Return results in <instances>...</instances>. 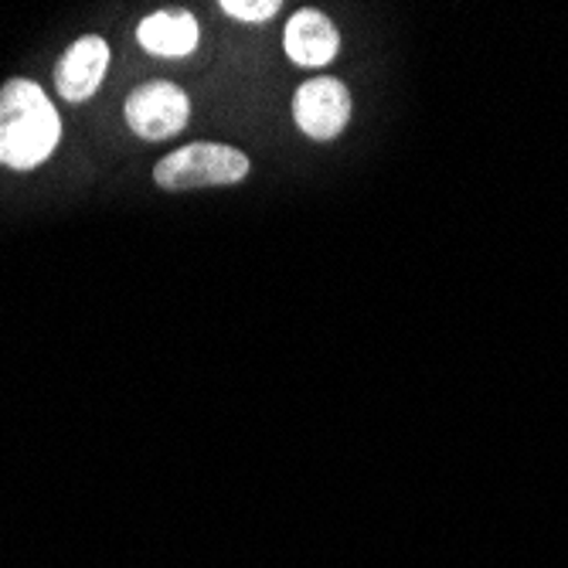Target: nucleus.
<instances>
[{"mask_svg":"<svg viewBox=\"0 0 568 568\" xmlns=\"http://www.w3.org/2000/svg\"><path fill=\"white\" fill-rule=\"evenodd\" d=\"M110 72V44L99 34H85L65 48L55 65V89L65 102H85L95 95Z\"/></svg>","mask_w":568,"mask_h":568,"instance_id":"obj_5","label":"nucleus"},{"mask_svg":"<svg viewBox=\"0 0 568 568\" xmlns=\"http://www.w3.org/2000/svg\"><path fill=\"white\" fill-rule=\"evenodd\" d=\"M62 120L48 92L31 79L0 85V164L11 171H34L59 146Z\"/></svg>","mask_w":568,"mask_h":568,"instance_id":"obj_1","label":"nucleus"},{"mask_svg":"<svg viewBox=\"0 0 568 568\" xmlns=\"http://www.w3.org/2000/svg\"><path fill=\"white\" fill-rule=\"evenodd\" d=\"M248 158L239 146L197 140L178 146L153 168V181L164 191H197V187H229L248 178Z\"/></svg>","mask_w":568,"mask_h":568,"instance_id":"obj_2","label":"nucleus"},{"mask_svg":"<svg viewBox=\"0 0 568 568\" xmlns=\"http://www.w3.org/2000/svg\"><path fill=\"white\" fill-rule=\"evenodd\" d=\"M229 18L235 21H252V24H260V21H270L283 4L280 0H222L219 4Z\"/></svg>","mask_w":568,"mask_h":568,"instance_id":"obj_8","label":"nucleus"},{"mask_svg":"<svg viewBox=\"0 0 568 568\" xmlns=\"http://www.w3.org/2000/svg\"><path fill=\"white\" fill-rule=\"evenodd\" d=\"M354 113V99L351 89L334 79V75H317L296 89L293 95V120L310 140H334L344 133Z\"/></svg>","mask_w":568,"mask_h":568,"instance_id":"obj_4","label":"nucleus"},{"mask_svg":"<svg viewBox=\"0 0 568 568\" xmlns=\"http://www.w3.org/2000/svg\"><path fill=\"white\" fill-rule=\"evenodd\" d=\"M126 126L146 140V143H161L178 136L187 120H191V99L181 85L168 79H153L136 85L126 95Z\"/></svg>","mask_w":568,"mask_h":568,"instance_id":"obj_3","label":"nucleus"},{"mask_svg":"<svg viewBox=\"0 0 568 568\" xmlns=\"http://www.w3.org/2000/svg\"><path fill=\"white\" fill-rule=\"evenodd\" d=\"M136 41L158 59H187L197 48V18L187 11H158L136 24Z\"/></svg>","mask_w":568,"mask_h":568,"instance_id":"obj_7","label":"nucleus"},{"mask_svg":"<svg viewBox=\"0 0 568 568\" xmlns=\"http://www.w3.org/2000/svg\"><path fill=\"white\" fill-rule=\"evenodd\" d=\"M283 48L293 65L300 69H324L337 59L341 51V34L337 24L317 11V8H303L286 21Z\"/></svg>","mask_w":568,"mask_h":568,"instance_id":"obj_6","label":"nucleus"}]
</instances>
